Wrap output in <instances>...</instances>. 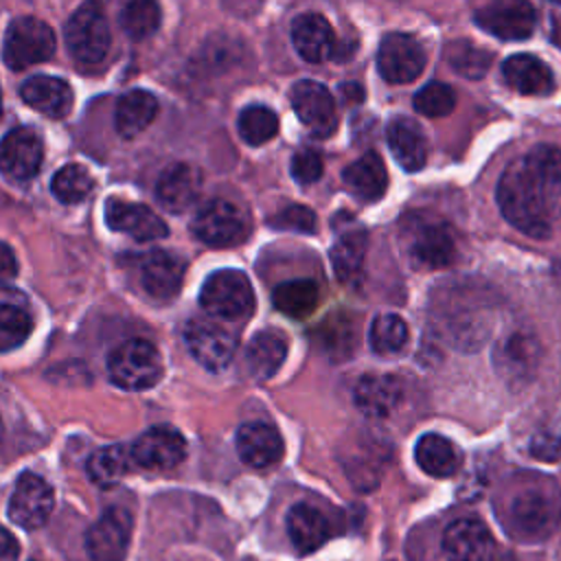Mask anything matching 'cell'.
<instances>
[{"mask_svg":"<svg viewBox=\"0 0 561 561\" xmlns=\"http://www.w3.org/2000/svg\"><path fill=\"white\" fill-rule=\"evenodd\" d=\"M495 513L508 537L524 543L543 541L561 522V486L548 476L522 471L497 491Z\"/></svg>","mask_w":561,"mask_h":561,"instance_id":"cell-1","label":"cell"},{"mask_svg":"<svg viewBox=\"0 0 561 561\" xmlns=\"http://www.w3.org/2000/svg\"><path fill=\"white\" fill-rule=\"evenodd\" d=\"M552 188L524 158L513 160L497 182V206L504 219L533 239L552 234Z\"/></svg>","mask_w":561,"mask_h":561,"instance_id":"cell-2","label":"cell"},{"mask_svg":"<svg viewBox=\"0 0 561 561\" xmlns=\"http://www.w3.org/2000/svg\"><path fill=\"white\" fill-rule=\"evenodd\" d=\"M401 248L412 265L425 270L447 267L458 254L449 226L427 213H410L403 219Z\"/></svg>","mask_w":561,"mask_h":561,"instance_id":"cell-3","label":"cell"},{"mask_svg":"<svg viewBox=\"0 0 561 561\" xmlns=\"http://www.w3.org/2000/svg\"><path fill=\"white\" fill-rule=\"evenodd\" d=\"M202 309L219 320H243L254 311V289L239 270L213 272L199 291Z\"/></svg>","mask_w":561,"mask_h":561,"instance_id":"cell-4","label":"cell"},{"mask_svg":"<svg viewBox=\"0 0 561 561\" xmlns=\"http://www.w3.org/2000/svg\"><path fill=\"white\" fill-rule=\"evenodd\" d=\"M107 373L123 390H145L160 379L162 359L151 342L131 337L110 353Z\"/></svg>","mask_w":561,"mask_h":561,"instance_id":"cell-5","label":"cell"},{"mask_svg":"<svg viewBox=\"0 0 561 561\" xmlns=\"http://www.w3.org/2000/svg\"><path fill=\"white\" fill-rule=\"evenodd\" d=\"M55 48L57 39L53 28L39 18L22 15L15 18L7 28L2 57L9 68L24 70L28 66L50 59Z\"/></svg>","mask_w":561,"mask_h":561,"instance_id":"cell-6","label":"cell"},{"mask_svg":"<svg viewBox=\"0 0 561 561\" xmlns=\"http://www.w3.org/2000/svg\"><path fill=\"white\" fill-rule=\"evenodd\" d=\"M66 44L79 64H101L110 50L112 35L99 4H81L66 24Z\"/></svg>","mask_w":561,"mask_h":561,"instance_id":"cell-7","label":"cell"},{"mask_svg":"<svg viewBox=\"0 0 561 561\" xmlns=\"http://www.w3.org/2000/svg\"><path fill=\"white\" fill-rule=\"evenodd\" d=\"M193 234L208 245H234L248 237L250 224L243 210L228 199H210L199 206L191 221Z\"/></svg>","mask_w":561,"mask_h":561,"instance_id":"cell-8","label":"cell"},{"mask_svg":"<svg viewBox=\"0 0 561 561\" xmlns=\"http://www.w3.org/2000/svg\"><path fill=\"white\" fill-rule=\"evenodd\" d=\"M541 359V344L533 331L515 329L506 333L493 351L497 375L511 386H524L533 379Z\"/></svg>","mask_w":561,"mask_h":561,"instance_id":"cell-9","label":"cell"},{"mask_svg":"<svg viewBox=\"0 0 561 561\" xmlns=\"http://www.w3.org/2000/svg\"><path fill=\"white\" fill-rule=\"evenodd\" d=\"M423 44L410 33L383 35L377 50V70L388 83H412L425 68Z\"/></svg>","mask_w":561,"mask_h":561,"instance_id":"cell-10","label":"cell"},{"mask_svg":"<svg viewBox=\"0 0 561 561\" xmlns=\"http://www.w3.org/2000/svg\"><path fill=\"white\" fill-rule=\"evenodd\" d=\"M289 101L300 123L316 138H329L337 129L335 101L329 88H324L322 83L311 79L296 81L289 92Z\"/></svg>","mask_w":561,"mask_h":561,"instance_id":"cell-11","label":"cell"},{"mask_svg":"<svg viewBox=\"0 0 561 561\" xmlns=\"http://www.w3.org/2000/svg\"><path fill=\"white\" fill-rule=\"evenodd\" d=\"M443 550L451 561H500V546L489 526L476 517H460L443 533Z\"/></svg>","mask_w":561,"mask_h":561,"instance_id":"cell-12","label":"cell"},{"mask_svg":"<svg viewBox=\"0 0 561 561\" xmlns=\"http://www.w3.org/2000/svg\"><path fill=\"white\" fill-rule=\"evenodd\" d=\"M184 342L195 362L213 373L224 370L232 362L237 351V340L232 337V333L204 318L186 322Z\"/></svg>","mask_w":561,"mask_h":561,"instance_id":"cell-13","label":"cell"},{"mask_svg":"<svg viewBox=\"0 0 561 561\" xmlns=\"http://www.w3.org/2000/svg\"><path fill=\"white\" fill-rule=\"evenodd\" d=\"M476 24L500 39H526L537 24L535 7L519 0H500L482 4L473 11Z\"/></svg>","mask_w":561,"mask_h":561,"instance_id":"cell-14","label":"cell"},{"mask_svg":"<svg viewBox=\"0 0 561 561\" xmlns=\"http://www.w3.org/2000/svg\"><path fill=\"white\" fill-rule=\"evenodd\" d=\"M131 515L121 508H107L85 533V550L92 561H123L131 539Z\"/></svg>","mask_w":561,"mask_h":561,"instance_id":"cell-15","label":"cell"},{"mask_svg":"<svg viewBox=\"0 0 561 561\" xmlns=\"http://www.w3.org/2000/svg\"><path fill=\"white\" fill-rule=\"evenodd\" d=\"M53 504H55V497L48 482L37 473L26 471L18 478V484L11 493L7 511L13 524L33 530L46 524V519L53 513Z\"/></svg>","mask_w":561,"mask_h":561,"instance_id":"cell-16","label":"cell"},{"mask_svg":"<svg viewBox=\"0 0 561 561\" xmlns=\"http://www.w3.org/2000/svg\"><path fill=\"white\" fill-rule=\"evenodd\" d=\"M129 456L142 469H173L186 456V440L178 430L156 425L131 443Z\"/></svg>","mask_w":561,"mask_h":561,"instance_id":"cell-17","label":"cell"},{"mask_svg":"<svg viewBox=\"0 0 561 561\" xmlns=\"http://www.w3.org/2000/svg\"><path fill=\"white\" fill-rule=\"evenodd\" d=\"M44 160V145L28 127H15L0 140V173L9 180H31Z\"/></svg>","mask_w":561,"mask_h":561,"instance_id":"cell-18","label":"cell"},{"mask_svg":"<svg viewBox=\"0 0 561 561\" xmlns=\"http://www.w3.org/2000/svg\"><path fill=\"white\" fill-rule=\"evenodd\" d=\"M105 221L112 230L129 234L136 241H156L169 234L167 224L149 206L125 202L118 197L107 199Z\"/></svg>","mask_w":561,"mask_h":561,"instance_id":"cell-19","label":"cell"},{"mask_svg":"<svg viewBox=\"0 0 561 561\" xmlns=\"http://www.w3.org/2000/svg\"><path fill=\"white\" fill-rule=\"evenodd\" d=\"M186 263L164 250H151L138 259V278L142 289L158 300L173 298L184 280Z\"/></svg>","mask_w":561,"mask_h":561,"instance_id":"cell-20","label":"cell"},{"mask_svg":"<svg viewBox=\"0 0 561 561\" xmlns=\"http://www.w3.org/2000/svg\"><path fill=\"white\" fill-rule=\"evenodd\" d=\"M239 458L254 469H265L283 458L285 445L278 430L265 421H248L239 425L234 436Z\"/></svg>","mask_w":561,"mask_h":561,"instance_id":"cell-21","label":"cell"},{"mask_svg":"<svg viewBox=\"0 0 561 561\" xmlns=\"http://www.w3.org/2000/svg\"><path fill=\"white\" fill-rule=\"evenodd\" d=\"M202 191V175L195 167L186 162L169 164L156 184V197L160 206L169 213H184L188 210Z\"/></svg>","mask_w":561,"mask_h":561,"instance_id":"cell-22","label":"cell"},{"mask_svg":"<svg viewBox=\"0 0 561 561\" xmlns=\"http://www.w3.org/2000/svg\"><path fill=\"white\" fill-rule=\"evenodd\" d=\"M403 397V383L394 375H364L353 388V401L368 419L388 416Z\"/></svg>","mask_w":561,"mask_h":561,"instance_id":"cell-23","label":"cell"},{"mask_svg":"<svg viewBox=\"0 0 561 561\" xmlns=\"http://www.w3.org/2000/svg\"><path fill=\"white\" fill-rule=\"evenodd\" d=\"M333 42H335L333 28L322 13L309 11L294 18L291 44L305 61L309 64L324 61L333 53Z\"/></svg>","mask_w":561,"mask_h":561,"instance_id":"cell-24","label":"cell"},{"mask_svg":"<svg viewBox=\"0 0 561 561\" xmlns=\"http://www.w3.org/2000/svg\"><path fill=\"white\" fill-rule=\"evenodd\" d=\"M342 182L359 202L373 204L381 199L388 188V171L381 156L377 151H366L342 171Z\"/></svg>","mask_w":561,"mask_h":561,"instance_id":"cell-25","label":"cell"},{"mask_svg":"<svg viewBox=\"0 0 561 561\" xmlns=\"http://www.w3.org/2000/svg\"><path fill=\"white\" fill-rule=\"evenodd\" d=\"M504 81L519 94L546 96L554 88L552 70L539 57L528 53H517L502 64Z\"/></svg>","mask_w":561,"mask_h":561,"instance_id":"cell-26","label":"cell"},{"mask_svg":"<svg viewBox=\"0 0 561 561\" xmlns=\"http://www.w3.org/2000/svg\"><path fill=\"white\" fill-rule=\"evenodd\" d=\"M388 147L394 156V160L401 164L405 171H419L423 169L427 160V138L423 127L408 116H397L388 123L386 129Z\"/></svg>","mask_w":561,"mask_h":561,"instance_id":"cell-27","label":"cell"},{"mask_svg":"<svg viewBox=\"0 0 561 561\" xmlns=\"http://www.w3.org/2000/svg\"><path fill=\"white\" fill-rule=\"evenodd\" d=\"M366 252H368V232L364 228H351L335 239L331 248V265L342 285L346 287L362 285Z\"/></svg>","mask_w":561,"mask_h":561,"instance_id":"cell-28","label":"cell"},{"mask_svg":"<svg viewBox=\"0 0 561 561\" xmlns=\"http://www.w3.org/2000/svg\"><path fill=\"white\" fill-rule=\"evenodd\" d=\"M20 94L26 105L50 118H64L72 110V90L59 77L35 75L22 83Z\"/></svg>","mask_w":561,"mask_h":561,"instance_id":"cell-29","label":"cell"},{"mask_svg":"<svg viewBox=\"0 0 561 561\" xmlns=\"http://www.w3.org/2000/svg\"><path fill=\"white\" fill-rule=\"evenodd\" d=\"M287 533L294 548L302 554H309L329 539L331 526L320 508L307 502H298L287 513Z\"/></svg>","mask_w":561,"mask_h":561,"instance_id":"cell-30","label":"cell"},{"mask_svg":"<svg viewBox=\"0 0 561 561\" xmlns=\"http://www.w3.org/2000/svg\"><path fill=\"white\" fill-rule=\"evenodd\" d=\"M33 329L28 300L13 287H0V353L20 346Z\"/></svg>","mask_w":561,"mask_h":561,"instance_id":"cell-31","label":"cell"},{"mask_svg":"<svg viewBox=\"0 0 561 561\" xmlns=\"http://www.w3.org/2000/svg\"><path fill=\"white\" fill-rule=\"evenodd\" d=\"M287 357V340L280 331L265 329L259 331L245 348V366L250 375L259 381H265L278 373Z\"/></svg>","mask_w":561,"mask_h":561,"instance_id":"cell-32","label":"cell"},{"mask_svg":"<svg viewBox=\"0 0 561 561\" xmlns=\"http://www.w3.org/2000/svg\"><path fill=\"white\" fill-rule=\"evenodd\" d=\"M158 114V99L147 90L123 94L114 110V125L123 138H134L145 131Z\"/></svg>","mask_w":561,"mask_h":561,"instance_id":"cell-33","label":"cell"},{"mask_svg":"<svg viewBox=\"0 0 561 561\" xmlns=\"http://www.w3.org/2000/svg\"><path fill=\"white\" fill-rule=\"evenodd\" d=\"M414 458H416V465L434 478L454 476L462 462L458 447L440 434H423L416 440Z\"/></svg>","mask_w":561,"mask_h":561,"instance_id":"cell-34","label":"cell"},{"mask_svg":"<svg viewBox=\"0 0 561 561\" xmlns=\"http://www.w3.org/2000/svg\"><path fill=\"white\" fill-rule=\"evenodd\" d=\"M272 302L280 313L300 320L316 311L320 302V287L311 278L285 280L274 287Z\"/></svg>","mask_w":561,"mask_h":561,"instance_id":"cell-35","label":"cell"},{"mask_svg":"<svg viewBox=\"0 0 561 561\" xmlns=\"http://www.w3.org/2000/svg\"><path fill=\"white\" fill-rule=\"evenodd\" d=\"M131 456L129 447L123 445H107L96 449L88 458V476L99 486H114L118 484L131 469Z\"/></svg>","mask_w":561,"mask_h":561,"instance_id":"cell-36","label":"cell"},{"mask_svg":"<svg viewBox=\"0 0 561 561\" xmlns=\"http://www.w3.org/2000/svg\"><path fill=\"white\" fill-rule=\"evenodd\" d=\"M408 342V324L397 313L375 316L368 329V344L377 355H397Z\"/></svg>","mask_w":561,"mask_h":561,"instance_id":"cell-37","label":"cell"},{"mask_svg":"<svg viewBox=\"0 0 561 561\" xmlns=\"http://www.w3.org/2000/svg\"><path fill=\"white\" fill-rule=\"evenodd\" d=\"M445 55H447V61L449 66L467 77V79H480L486 75L491 61H493V55L491 50L486 48H480L467 39H456V42H449L445 46Z\"/></svg>","mask_w":561,"mask_h":561,"instance_id":"cell-38","label":"cell"},{"mask_svg":"<svg viewBox=\"0 0 561 561\" xmlns=\"http://www.w3.org/2000/svg\"><path fill=\"white\" fill-rule=\"evenodd\" d=\"M237 129L248 145H265L278 134V116L267 105H248L237 118Z\"/></svg>","mask_w":561,"mask_h":561,"instance_id":"cell-39","label":"cell"},{"mask_svg":"<svg viewBox=\"0 0 561 561\" xmlns=\"http://www.w3.org/2000/svg\"><path fill=\"white\" fill-rule=\"evenodd\" d=\"M50 188L61 204H79L94 188V180L81 164H66L53 175Z\"/></svg>","mask_w":561,"mask_h":561,"instance_id":"cell-40","label":"cell"},{"mask_svg":"<svg viewBox=\"0 0 561 561\" xmlns=\"http://www.w3.org/2000/svg\"><path fill=\"white\" fill-rule=\"evenodd\" d=\"M121 26L131 39H147L160 26V7L149 0L127 2L121 11Z\"/></svg>","mask_w":561,"mask_h":561,"instance_id":"cell-41","label":"cell"},{"mask_svg":"<svg viewBox=\"0 0 561 561\" xmlns=\"http://www.w3.org/2000/svg\"><path fill=\"white\" fill-rule=\"evenodd\" d=\"M414 110L427 118H443L456 105V92L443 81H430L414 94Z\"/></svg>","mask_w":561,"mask_h":561,"instance_id":"cell-42","label":"cell"},{"mask_svg":"<svg viewBox=\"0 0 561 561\" xmlns=\"http://www.w3.org/2000/svg\"><path fill=\"white\" fill-rule=\"evenodd\" d=\"M524 160L557 191H561V149L552 145H535Z\"/></svg>","mask_w":561,"mask_h":561,"instance_id":"cell-43","label":"cell"},{"mask_svg":"<svg viewBox=\"0 0 561 561\" xmlns=\"http://www.w3.org/2000/svg\"><path fill=\"white\" fill-rule=\"evenodd\" d=\"M270 224L278 230H294L302 234H313L318 226V217L309 206L287 204L276 215L270 217Z\"/></svg>","mask_w":561,"mask_h":561,"instance_id":"cell-44","label":"cell"},{"mask_svg":"<svg viewBox=\"0 0 561 561\" xmlns=\"http://www.w3.org/2000/svg\"><path fill=\"white\" fill-rule=\"evenodd\" d=\"M322 171H324V162H322V156L320 151L311 149V147H305V149H298L291 158V175L298 184L307 186V184H313L322 178Z\"/></svg>","mask_w":561,"mask_h":561,"instance_id":"cell-45","label":"cell"},{"mask_svg":"<svg viewBox=\"0 0 561 561\" xmlns=\"http://www.w3.org/2000/svg\"><path fill=\"white\" fill-rule=\"evenodd\" d=\"M18 276V259L4 241H0V283H11Z\"/></svg>","mask_w":561,"mask_h":561,"instance_id":"cell-46","label":"cell"},{"mask_svg":"<svg viewBox=\"0 0 561 561\" xmlns=\"http://www.w3.org/2000/svg\"><path fill=\"white\" fill-rule=\"evenodd\" d=\"M18 557H20L18 539L4 526H0V561H18Z\"/></svg>","mask_w":561,"mask_h":561,"instance_id":"cell-47","label":"cell"},{"mask_svg":"<svg viewBox=\"0 0 561 561\" xmlns=\"http://www.w3.org/2000/svg\"><path fill=\"white\" fill-rule=\"evenodd\" d=\"M0 112H2V90H0Z\"/></svg>","mask_w":561,"mask_h":561,"instance_id":"cell-48","label":"cell"},{"mask_svg":"<svg viewBox=\"0 0 561 561\" xmlns=\"http://www.w3.org/2000/svg\"><path fill=\"white\" fill-rule=\"evenodd\" d=\"M0 436H2V423H0Z\"/></svg>","mask_w":561,"mask_h":561,"instance_id":"cell-49","label":"cell"}]
</instances>
